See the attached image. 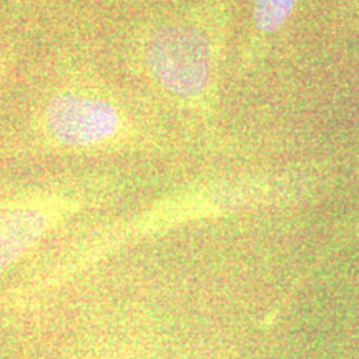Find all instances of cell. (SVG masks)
I'll use <instances>...</instances> for the list:
<instances>
[{
  "label": "cell",
  "instance_id": "2",
  "mask_svg": "<svg viewBox=\"0 0 359 359\" xmlns=\"http://www.w3.org/2000/svg\"><path fill=\"white\" fill-rule=\"evenodd\" d=\"M116 185L107 173H85L0 196V278L58 228L105 203Z\"/></svg>",
  "mask_w": 359,
  "mask_h": 359
},
{
  "label": "cell",
  "instance_id": "3",
  "mask_svg": "<svg viewBox=\"0 0 359 359\" xmlns=\"http://www.w3.org/2000/svg\"><path fill=\"white\" fill-rule=\"evenodd\" d=\"M135 50L147 79L160 92L187 109L208 107L217 47L198 22L177 20L155 27Z\"/></svg>",
  "mask_w": 359,
  "mask_h": 359
},
{
  "label": "cell",
  "instance_id": "5",
  "mask_svg": "<svg viewBox=\"0 0 359 359\" xmlns=\"http://www.w3.org/2000/svg\"><path fill=\"white\" fill-rule=\"evenodd\" d=\"M12 65V55L11 52H6V50H0V83H2V80L6 79L8 69H11Z\"/></svg>",
  "mask_w": 359,
  "mask_h": 359
},
{
  "label": "cell",
  "instance_id": "6",
  "mask_svg": "<svg viewBox=\"0 0 359 359\" xmlns=\"http://www.w3.org/2000/svg\"><path fill=\"white\" fill-rule=\"evenodd\" d=\"M27 2H32V0H11V4H12L13 7L22 6V4H27Z\"/></svg>",
  "mask_w": 359,
  "mask_h": 359
},
{
  "label": "cell",
  "instance_id": "4",
  "mask_svg": "<svg viewBox=\"0 0 359 359\" xmlns=\"http://www.w3.org/2000/svg\"><path fill=\"white\" fill-rule=\"evenodd\" d=\"M294 0H255V22L263 32H273L285 24Z\"/></svg>",
  "mask_w": 359,
  "mask_h": 359
},
{
  "label": "cell",
  "instance_id": "1",
  "mask_svg": "<svg viewBox=\"0 0 359 359\" xmlns=\"http://www.w3.org/2000/svg\"><path fill=\"white\" fill-rule=\"evenodd\" d=\"M35 148L53 154H107L142 147L143 132L125 103L92 80L52 88L30 116Z\"/></svg>",
  "mask_w": 359,
  "mask_h": 359
}]
</instances>
